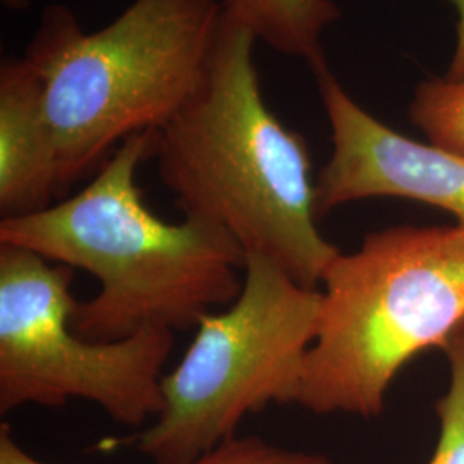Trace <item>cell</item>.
<instances>
[{"label": "cell", "instance_id": "cell-1", "mask_svg": "<svg viewBox=\"0 0 464 464\" xmlns=\"http://www.w3.org/2000/svg\"><path fill=\"white\" fill-rule=\"evenodd\" d=\"M153 143L155 131L126 138L82 191L0 222V245L99 281V293L78 301L72 314L71 325L84 339L197 327L243 291L246 253L227 232L199 217L167 222L150 210L136 174L153 157Z\"/></svg>", "mask_w": 464, "mask_h": 464}, {"label": "cell", "instance_id": "cell-2", "mask_svg": "<svg viewBox=\"0 0 464 464\" xmlns=\"http://www.w3.org/2000/svg\"><path fill=\"white\" fill-rule=\"evenodd\" d=\"M255 34L224 13L197 93L155 131L159 174L184 216L227 232L246 255H262L316 289L339 253L316 220L312 159L262 95Z\"/></svg>", "mask_w": 464, "mask_h": 464}, {"label": "cell", "instance_id": "cell-3", "mask_svg": "<svg viewBox=\"0 0 464 464\" xmlns=\"http://www.w3.org/2000/svg\"><path fill=\"white\" fill-rule=\"evenodd\" d=\"M224 21L218 0H133L84 34L66 5L44 11L26 59L44 83L59 197L130 136L157 131L197 93Z\"/></svg>", "mask_w": 464, "mask_h": 464}, {"label": "cell", "instance_id": "cell-4", "mask_svg": "<svg viewBox=\"0 0 464 464\" xmlns=\"http://www.w3.org/2000/svg\"><path fill=\"white\" fill-rule=\"evenodd\" d=\"M318 327L296 404L316 415H382L416 354L464 322V232L396 226L368 234L325 268Z\"/></svg>", "mask_w": 464, "mask_h": 464}, {"label": "cell", "instance_id": "cell-5", "mask_svg": "<svg viewBox=\"0 0 464 464\" xmlns=\"http://www.w3.org/2000/svg\"><path fill=\"white\" fill-rule=\"evenodd\" d=\"M322 293L262 255H246L241 295L203 316L176 368L164 375V410L134 437L155 464H189L236 437L272 402L296 404L315 341Z\"/></svg>", "mask_w": 464, "mask_h": 464}, {"label": "cell", "instance_id": "cell-6", "mask_svg": "<svg viewBox=\"0 0 464 464\" xmlns=\"http://www.w3.org/2000/svg\"><path fill=\"white\" fill-rule=\"evenodd\" d=\"M71 282L72 268L0 245V413L83 399L126 427L155 420L174 332L84 339L71 325L78 303Z\"/></svg>", "mask_w": 464, "mask_h": 464}, {"label": "cell", "instance_id": "cell-7", "mask_svg": "<svg viewBox=\"0 0 464 464\" xmlns=\"http://www.w3.org/2000/svg\"><path fill=\"white\" fill-rule=\"evenodd\" d=\"M310 67L334 147L315 181L318 218L358 199L406 198L452 214L464 232V153L418 143L368 114L332 74L325 57Z\"/></svg>", "mask_w": 464, "mask_h": 464}, {"label": "cell", "instance_id": "cell-8", "mask_svg": "<svg viewBox=\"0 0 464 464\" xmlns=\"http://www.w3.org/2000/svg\"><path fill=\"white\" fill-rule=\"evenodd\" d=\"M57 197V151L42 78L26 57H7L0 66V214L32 216Z\"/></svg>", "mask_w": 464, "mask_h": 464}, {"label": "cell", "instance_id": "cell-9", "mask_svg": "<svg viewBox=\"0 0 464 464\" xmlns=\"http://www.w3.org/2000/svg\"><path fill=\"white\" fill-rule=\"evenodd\" d=\"M222 5L226 16L248 28L256 40L308 64L324 57L322 34L341 16L332 0H222Z\"/></svg>", "mask_w": 464, "mask_h": 464}, {"label": "cell", "instance_id": "cell-10", "mask_svg": "<svg viewBox=\"0 0 464 464\" xmlns=\"http://www.w3.org/2000/svg\"><path fill=\"white\" fill-rule=\"evenodd\" d=\"M408 114L429 143L464 153V78L421 82Z\"/></svg>", "mask_w": 464, "mask_h": 464}, {"label": "cell", "instance_id": "cell-11", "mask_svg": "<svg viewBox=\"0 0 464 464\" xmlns=\"http://www.w3.org/2000/svg\"><path fill=\"white\" fill-rule=\"evenodd\" d=\"M450 368L446 396L437 401L440 437L430 464H464V322L442 346Z\"/></svg>", "mask_w": 464, "mask_h": 464}, {"label": "cell", "instance_id": "cell-12", "mask_svg": "<svg viewBox=\"0 0 464 464\" xmlns=\"http://www.w3.org/2000/svg\"><path fill=\"white\" fill-rule=\"evenodd\" d=\"M189 464H332L322 454L274 446L260 437H232Z\"/></svg>", "mask_w": 464, "mask_h": 464}, {"label": "cell", "instance_id": "cell-13", "mask_svg": "<svg viewBox=\"0 0 464 464\" xmlns=\"http://www.w3.org/2000/svg\"><path fill=\"white\" fill-rule=\"evenodd\" d=\"M456 9L458 23H456V49L449 64V80H463L464 78V0H449Z\"/></svg>", "mask_w": 464, "mask_h": 464}, {"label": "cell", "instance_id": "cell-14", "mask_svg": "<svg viewBox=\"0 0 464 464\" xmlns=\"http://www.w3.org/2000/svg\"><path fill=\"white\" fill-rule=\"evenodd\" d=\"M0 464H45L26 452L14 440L7 425L0 427Z\"/></svg>", "mask_w": 464, "mask_h": 464}]
</instances>
